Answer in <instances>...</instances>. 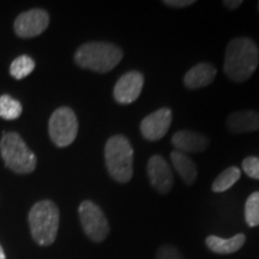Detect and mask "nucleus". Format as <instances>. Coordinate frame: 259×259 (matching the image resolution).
I'll return each mask as SVG.
<instances>
[{
	"label": "nucleus",
	"mask_w": 259,
	"mask_h": 259,
	"mask_svg": "<svg viewBox=\"0 0 259 259\" xmlns=\"http://www.w3.org/2000/svg\"><path fill=\"white\" fill-rule=\"evenodd\" d=\"M105 162L109 176L126 184L134 177V148L125 136L115 135L105 145Z\"/></svg>",
	"instance_id": "obj_3"
},
{
	"label": "nucleus",
	"mask_w": 259,
	"mask_h": 259,
	"mask_svg": "<svg viewBox=\"0 0 259 259\" xmlns=\"http://www.w3.org/2000/svg\"><path fill=\"white\" fill-rule=\"evenodd\" d=\"M259 64V50L248 37H235L227 45L223 71L232 82L250 79Z\"/></svg>",
	"instance_id": "obj_1"
},
{
	"label": "nucleus",
	"mask_w": 259,
	"mask_h": 259,
	"mask_svg": "<svg viewBox=\"0 0 259 259\" xmlns=\"http://www.w3.org/2000/svg\"><path fill=\"white\" fill-rule=\"evenodd\" d=\"M227 128L232 134H245L259 130V112L236 111L227 118Z\"/></svg>",
	"instance_id": "obj_14"
},
{
	"label": "nucleus",
	"mask_w": 259,
	"mask_h": 259,
	"mask_svg": "<svg viewBox=\"0 0 259 259\" xmlns=\"http://www.w3.org/2000/svg\"><path fill=\"white\" fill-rule=\"evenodd\" d=\"M218 70L209 63H199L187 71L184 77V85L190 90L205 88L215 80Z\"/></svg>",
	"instance_id": "obj_13"
},
{
	"label": "nucleus",
	"mask_w": 259,
	"mask_h": 259,
	"mask_svg": "<svg viewBox=\"0 0 259 259\" xmlns=\"http://www.w3.org/2000/svg\"><path fill=\"white\" fill-rule=\"evenodd\" d=\"M171 144L176 150L181 153H203L208 149L210 141L206 136L199 132L190 131V130H181L173 135Z\"/></svg>",
	"instance_id": "obj_12"
},
{
	"label": "nucleus",
	"mask_w": 259,
	"mask_h": 259,
	"mask_svg": "<svg viewBox=\"0 0 259 259\" xmlns=\"http://www.w3.org/2000/svg\"><path fill=\"white\" fill-rule=\"evenodd\" d=\"M0 153L6 167L16 173L29 174L36 168V156L16 132L4 134L0 141Z\"/></svg>",
	"instance_id": "obj_5"
},
{
	"label": "nucleus",
	"mask_w": 259,
	"mask_h": 259,
	"mask_svg": "<svg viewBox=\"0 0 259 259\" xmlns=\"http://www.w3.org/2000/svg\"><path fill=\"white\" fill-rule=\"evenodd\" d=\"M124 58V52L111 42H87L74 53V63L94 72L112 71Z\"/></svg>",
	"instance_id": "obj_2"
},
{
	"label": "nucleus",
	"mask_w": 259,
	"mask_h": 259,
	"mask_svg": "<svg viewBox=\"0 0 259 259\" xmlns=\"http://www.w3.org/2000/svg\"><path fill=\"white\" fill-rule=\"evenodd\" d=\"M222 4L227 9L235 10V9H238L240 5H242V2H241V0H225Z\"/></svg>",
	"instance_id": "obj_24"
},
{
	"label": "nucleus",
	"mask_w": 259,
	"mask_h": 259,
	"mask_svg": "<svg viewBox=\"0 0 259 259\" xmlns=\"http://www.w3.org/2000/svg\"><path fill=\"white\" fill-rule=\"evenodd\" d=\"M0 259H6V255H5V252L3 250L2 245H0Z\"/></svg>",
	"instance_id": "obj_25"
},
{
	"label": "nucleus",
	"mask_w": 259,
	"mask_h": 259,
	"mask_svg": "<svg viewBox=\"0 0 259 259\" xmlns=\"http://www.w3.org/2000/svg\"><path fill=\"white\" fill-rule=\"evenodd\" d=\"M173 120L169 108H160L149 114L141 122V134L147 141H160L167 135Z\"/></svg>",
	"instance_id": "obj_10"
},
{
	"label": "nucleus",
	"mask_w": 259,
	"mask_h": 259,
	"mask_svg": "<svg viewBox=\"0 0 259 259\" xmlns=\"http://www.w3.org/2000/svg\"><path fill=\"white\" fill-rule=\"evenodd\" d=\"M258 10H259V2H258Z\"/></svg>",
	"instance_id": "obj_26"
},
{
	"label": "nucleus",
	"mask_w": 259,
	"mask_h": 259,
	"mask_svg": "<svg viewBox=\"0 0 259 259\" xmlns=\"http://www.w3.org/2000/svg\"><path fill=\"white\" fill-rule=\"evenodd\" d=\"M144 85V76L139 71H130L122 74L115 83L113 96L120 105H130L141 95Z\"/></svg>",
	"instance_id": "obj_9"
},
{
	"label": "nucleus",
	"mask_w": 259,
	"mask_h": 259,
	"mask_svg": "<svg viewBox=\"0 0 259 259\" xmlns=\"http://www.w3.org/2000/svg\"><path fill=\"white\" fill-rule=\"evenodd\" d=\"M50 137L58 148L69 147L78 134V120L72 109L60 107L51 115L48 122Z\"/></svg>",
	"instance_id": "obj_6"
},
{
	"label": "nucleus",
	"mask_w": 259,
	"mask_h": 259,
	"mask_svg": "<svg viewBox=\"0 0 259 259\" xmlns=\"http://www.w3.org/2000/svg\"><path fill=\"white\" fill-rule=\"evenodd\" d=\"M148 177L150 185L161 194H167L171 190L174 178L168 162L160 155H154L148 161Z\"/></svg>",
	"instance_id": "obj_11"
},
{
	"label": "nucleus",
	"mask_w": 259,
	"mask_h": 259,
	"mask_svg": "<svg viewBox=\"0 0 259 259\" xmlns=\"http://www.w3.org/2000/svg\"><path fill=\"white\" fill-rule=\"evenodd\" d=\"M240 177H241V170L239 169L238 167L235 166L228 167L227 169L223 170L215 180H213L211 190L216 193L225 192V191L233 187V185H234L236 181L240 179Z\"/></svg>",
	"instance_id": "obj_17"
},
{
	"label": "nucleus",
	"mask_w": 259,
	"mask_h": 259,
	"mask_svg": "<svg viewBox=\"0 0 259 259\" xmlns=\"http://www.w3.org/2000/svg\"><path fill=\"white\" fill-rule=\"evenodd\" d=\"M245 220L250 227L259 226V191L250 194L246 200Z\"/></svg>",
	"instance_id": "obj_20"
},
{
	"label": "nucleus",
	"mask_w": 259,
	"mask_h": 259,
	"mask_svg": "<svg viewBox=\"0 0 259 259\" xmlns=\"http://www.w3.org/2000/svg\"><path fill=\"white\" fill-rule=\"evenodd\" d=\"M50 24V15L42 9L25 11L16 18L15 31L19 37L30 38L42 34Z\"/></svg>",
	"instance_id": "obj_8"
},
{
	"label": "nucleus",
	"mask_w": 259,
	"mask_h": 259,
	"mask_svg": "<svg viewBox=\"0 0 259 259\" xmlns=\"http://www.w3.org/2000/svg\"><path fill=\"white\" fill-rule=\"evenodd\" d=\"M242 169L252 179L259 180V157L248 156L242 161Z\"/></svg>",
	"instance_id": "obj_21"
},
{
	"label": "nucleus",
	"mask_w": 259,
	"mask_h": 259,
	"mask_svg": "<svg viewBox=\"0 0 259 259\" xmlns=\"http://www.w3.org/2000/svg\"><path fill=\"white\" fill-rule=\"evenodd\" d=\"M246 236L244 234H236L233 238L223 239L216 235H210L206 238L205 244L210 251L218 254H231L239 251L244 246Z\"/></svg>",
	"instance_id": "obj_15"
},
{
	"label": "nucleus",
	"mask_w": 259,
	"mask_h": 259,
	"mask_svg": "<svg viewBox=\"0 0 259 259\" xmlns=\"http://www.w3.org/2000/svg\"><path fill=\"white\" fill-rule=\"evenodd\" d=\"M162 3H163L166 6H168V8H173V9L189 8V6L194 4L193 0H164V2Z\"/></svg>",
	"instance_id": "obj_23"
},
{
	"label": "nucleus",
	"mask_w": 259,
	"mask_h": 259,
	"mask_svg": "<svg viewBox=\"0 0 259 259\" xmlns=\"http://www.w3.org/2000/svg\"><path fill=\"white\" fill-rule=\"evenodd\" d=\"M156 259H184L177 247L171 245H163L156 252Z\"/></svg>",
	"instance_id": "obj_22"
},
{
	"label": "nucleus",
	"mask_w": 259,
	"mask_h": 259,
	"mask_svg": "<svg viewBox=\"0 0 259 259\" xmlns=\"http://www.w3.org/2000/svg\"><path fill=\"white\" fill-rule=\"evenodd\" d=\"M22 114V105L10 95L0 96V118L5 120H16Z\"/></svg>",
	"instance_id": "obj_18"
},
{
	"label": "nucleus",
	"mask_w": 259,
	"mask_h": 259,
	"mask_svg": "<svg viewBox=\"0 0 259 259\" xmlns=\"http://www.w3.org/2000/svg\"><path fill=\"white\" fill-rule=\"evenodd\" d=\"M79 220L83 231L94 242H102L109 234V223L97 204L84 200L78 208Z\"/></svg>",
	"instance_id": "obj_7"
},
{
	"label": "nucleus",
	"mask_w": 259,
	"mask_h": 259,
	"mask_svg": "<svg viewBox=\"0 0 259 259\" xmlns=\"http://www.w3.org/2000/svg\"><path fill=\"white\" fill-rule=\"evenodd\" d=\"M28 221L37 245L50 246L56 241L59 229V209L56 203L48 199L37 202L29 212Z\"/></svg>",
	"instance_id": "obj_4"
},
{
	"label": "nucleus",
	"mask_w": 259,
	"mask_h": 259,
	"mask_svg": "<svg viewBox=\"0 0 259 259\" xmlns=\"http://www.w3.org/2000/svg\"><path fill=\"white\" fill-rule=\"evenodd\" d=\"M35 69V61L29 56H19L12 61L10 66V74L15 79H23Z\"/></svg>",
	"instance_id": "obj_19"
},
{
	"label": "nucleus",
	"mask_w": 259,
	"mask_h": 259,
	"mask_svg": "<svg viewBox=\"0 0 259 259\" xmlns=\"http://www.w3.org/2000/svg\"><path fill=\"white\" fill-rule=\"evenodd\" d=\"M170 161L174 168H176L177 173L179 174L187 186L194 184V181L197 179V166L186 154L173 150L170 153Z\"/></svg>",
	"instance_id": "obj_16"
}]
</instances>
